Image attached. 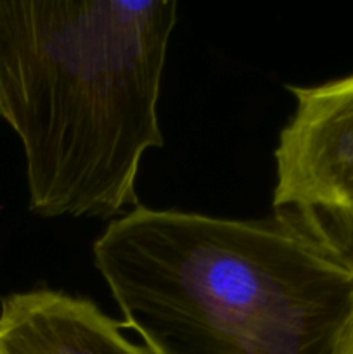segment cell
<instances>
[{"instance_id":"3957f363","label":"cell","mask_w":353,"mask_h":354,"mask_svg":"<svg viewBox=\"0 0 353 354\" xmlns=\"http://www.w3.org/2000/svg\"><path fill=\"white\" fill-rule=\"evenodd\" d=\"M287 88L296 111L273 154V209L317 207L353 216V75Z\"/></svg>"},{"instance_id":"277c9868","label":"cell","mask_w":353,"mask_h":354,"mask_svg":"<svg viewBox=\"0 0 353 354\" xmlns=\"http://www.w3.org/2000/svg\"><path fill=\"white\" fill-rule=\"evenodd\" d=\"M87 297L52 289L0 299V354H152Z\"/></svg>"},{"instance_id":"8992f818","label":"cell","mask_w":353,"mask_h":354,"mask_svg":"<svg viewBox=\"0 0 353 354\" xmlns=\"http://www.w3.org/2000/svg\"><path fill=\"white\" fill-rule=\"evenodd\" d=\"M346 354H353V341H352V344H350V348H348V351H346Z\"/></svg>"},{"instance_id":"6da1fadb","label":"cell","mask_w":353,"mask_h":354,"mask_svg":"<svg viewBox=\"0 0 353 354\" xmlns=\"http://www.w3.org/2000/svg\"><path fill=\"white\" fill-rule=\"evenodd\" d=\"M175 0H0V118L26 158L30 209L113 218L138 204Z\"/></svg>"},{"instance_id":"5b68a950","label":"cell","mask_w":353,"mask_h":354,"mask_svg":"<svg viewBox=\"0 0 353 354\" xmlns=\"http://www.w3.org/2000/svg\"><path fill=\"white\" fill-rule=\"evenodd\" d=\"M273 218L300 234L327 242L353 263V216L317 207H279L273 209Z\"/></svg>"},{"instance_id":"7a4b0ae2","label":"cell","mask_w":353,"mask_h":354,"mask_svg":"<svg viewBox=\"0 0 353 354\" xmlns=\"http://www.w3.org/2000/svg\"><path fill=\"white\" fill-rule=\"evenodd\" d=\"M93 263L152 354H346L353 263L272 220L137 206Z\"/></svg>"}]
</instances>
